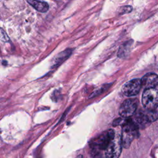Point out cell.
<instances>
[{
  "label": "cell",
  "instance_id": "obj_14",
  "mask_svg": "<svg viewBox=\"0 0 158 158\" xmlns=\"http://www.w3.org/2000/svg\"><path fill=\"white\" fill-rule=\"evenodd\" d=\"M76 158H83V157L82 155H78Z\"/></svg>",
  "mask_w": 158,
  "mask_h": 158
},
{
  "label": "cell",
  "instance_id": "obj_7",
  "mask_svg": "<svg viewBox=\"0 0 158 158\" xmlns=\"http://www.w3.org/2000/svg\"><path fill=\"white\" fill-rule=\"evenodd\" d=\"M141 87V79H133L123 85L122 91L127 96H133L139 93Z\"/></svg>",
  "mask_w": 158,
  "mask_h": 158
},
{
  "label": "cell",
  "instance_id": "obj_13",
  "mask_svg": "<svg viewBox=\"0 0 158 158\" xmlns=\"http://www.w3.org/2000/svg\"><path fill=\"white\" fill-rule=\"evenodd\" d=\"M0 40L3 41L4 42H7L9 41V38L7 35L6 33L4 30L0 28Z\"/></svg>",
  "mask_w": 158,
  "mask_h": 158
},
{
  "label": "cell",
  "instance_id": "obj_10",
  "mask_svg": "<svg viewBox=\"0 0 158 158\" xmlns=\"http://www.w3.org/2000/svg\"><path fill=\"white\" fill-rule=\"evenodd\" d=\"M27 2L35 9L41 12H46L49 9V5L47 2L40 0H27Z\"/></svg>",
  "mask_w": 158,
  "mask_h": 158
},
{
  "label": "cell",
  "instance_id": "obj_2",
  "mask_svg": "<svg viewBox=\"0 0 158 158\" xmlns=\"http://www.w3.org/2000/svg\"><path fill=\"white\" fill-rule=\"evenodd\" d=\"M142 104L146 110H154L158 106V90L154 88L144 89Z\"/></svg>",
  "mask_w": 158,
  "mask_h": 158
},
{
  "label": "cell",
  "instance_id": "obj_8",
  "mask_svg": "<svg viewBox=\"0 0 158 158\" xmlns=\"http://www.w3.org/2000/svg\"><path fill=\"white\" fill-rule=\"evenodd\" d=\"M141 86L144 89L155 88L158 84V76L154 73H148L141 79Z\"/></svg>",
  "mask_w": 158,
  "mask_h": 158
},
{
  "label": "cell",
  "instance_id": "obj_3",
  "mask_svg": "<svg viewBox=\"0 0 158 158\" xmlns=\"http://www.w3.org/2000/svg\"><path fill=\"white\" fill-rule=\"evenodd\" d=\"M158 118V112L154 110H146V111L140 110L136 114L133 122L136 126L143 128L151 122L155 121Z\"/></svg>",
  "mask_w": 158,
  "mask_h": 158
},
{
  "label": "cell",
  "instance_id": "obj_6",
  "mask_svg": "<svg viewBox=\"0 0 158 158\" xmlns=\"http://www.w3.org/2000/svg\"><path fill=\"white\" fill-rule=\"evenodd\" d=\"M138 106L136 99H126L121 104L119 109V114L123 118H128L135 113Z\"/></svg>",
  "mask_w": 158,
  "mask_h": 158
},
{
  "label": "cell",
  "instance_id": "obj_9",
  "mask_svg": "<svg viewBox=\"0 0 158 158\" xmlns=\"http://www.w3.org/2000/svg\"><path fill=\"white\" fill-rule=\"evenodd\" d=\"M72 53V49H67L59 53L56 56L54 60L52 61L51 67L52 69L58 67L60 65H61L65 60H66L70 57Z\"/></svg>",
  "mask_w": 158,
  "mask_h": 158
},
{
  "label": "cell",
  "instance_id": "obj_4",
  "mask_svg": "<svg viewBox=\"0 0 158 158\" xmlns=\"http://www.w3.org/2000/svg\"><path fill=\"white\" fill-rule=\"evenodd\" d=\"M114 131L112 130H107L99 135L98 137L91 141L90 147L93 150H102L106 148L111 139L115 136Z\"/></svg>",
  "mask_w": 158,
  "mask_h": 158
},
{
  "label": "cell",
  "instance_id": "obj_5",
  "mask_svg": "<svg viewBox=\"0 0 158 158\" xmlns=\"http://www.w3.org/2000/svg\"><path fill=\"white\" fill-rule=\"evenodd\" d=\"M122 148L121 136L116 134L105 149L106 158H118Z\"/></svg>",
  "mask_w": 158,
  "mask_h": 158
},
{
  "label": "cell",
  "instance_id": "obj_1",
  "mask_svg": "<svg viewBox=\"0 0 158 158\" xmlns=\"http://www.w3.org/2000/svg\"><path fill=\"white\" fill-rule=\"evenodd\" d=\"M138 135V127L131 120H128L123 125L122 132V146L128 148L130 146L131 143Z\"/></svg>",
  "mask_w": 158,
  "mask_h": 158
},
{
  "label": "cell",
  "instance_id": "obj_12",
  "mask_svg": "<svg viewBox=\"0 0 158 158\" xmlns=\"http://www.w3.org/2000/svg\"><path fill=\"white\" fill-rule=\"evenodd\" d=\"M118 10L120 14H127L130 12L132 10V7L130 6H125L120 7Z\"/></svg>",
  "mask_w": 158,
  "mask_h": 158
},
{
  "label": "cell",
  "instance_id": "obj_11",
  "mask_svg": "<svg viewBox=\"0 0 158 158\" xmlns=\"http://www.w3.org/2000/svg\"><path fill=\"white\" fill-rule=\"evenodd\" d=\"M132 42H133V41L130 40V41H127L125 43L123 44L118 51V56H119L120 57H123V56H125L126 54H127L128 52V51L130 49V46L131 45Z\"/></svg>",
  "mask_w": 158,
  "mask_h": 158
}]
</instances>
